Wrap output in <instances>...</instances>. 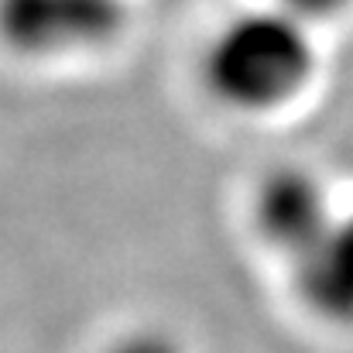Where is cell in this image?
<instances>
[{
  "instance_id": "obj_5",
  "label": "cell",
  "mask_w": 353,
  "mask_h": 353,
  "mask_svg": "<svg viewBox=\"0 0 353 353\" xmlns=\"http://www.w3.org/2000/svg\"><path fill=\"white\" fill-rule=\"evenodd\" d=\"M103 353H185L182 343L161 330H130L117 336Z\"/></svg>"
},
{
  "instance_id": "obj_3",
  "label": "cell",
  "mask_w": 353,
  "mask_h": 353,
  "mask_svg": "<svg viewBox=\"0 0 353 353\" xmlns=\"http://www.w3.org/2000/svg\"><path fill=\"white\" fill-rule=\"evenodd\" d=\"M254 220L264 240L288 254L295 264L333 227L336 210L330 203V192L309 168L288 165L261 182L254 199Z\"/></svg>"
},
{
  "instance_id": "obj_1",
  "label": "cell",
  "mask_w": 353,
  "mask_h": 353,
  "mask_svg": "<svg viewBox=\"0 0 353 353\" xmlns=\"http://www.w3.org/2000/svg\"><path fill=\"white\" fill-rule=\"evenodd\" d=\"M316 72V41L285 7L247 10L227 21L203 55L206 90L230 110L268 114L292 103Z\"/></svg>"
},
{
  "instance_id": "obj_4",
  "label": "cell",
  "mask_w": 353,
  "mask_h": 353,
  "mask_svg": "<svg viewBox=\"0 0 353 353\" xmlns=\"http://www.w3.org/2000/svg\"><path fill=\"white\" fill-rule=\"evenodd\" d=\"M295 285L316 316L353 326V210L336 213L323 240L295 261Z\"/></svg>"
},
{
  "instance_id": "obj_6",
  "label": "cell",
  "mask_w": 353,
  "mask_h": 353,
  "mask_svg": "<svg viewBox=\"0 0 353 353\" xmlns=\"http://www.w3.org/2000/svg\"><path fill=\"white\" fill-rule=\"evenodd\" d=\"M347 0H281L278 7H285V10H292V14H299L302 21L305 17H323V14H333V10H340Z\"/></svg>"
},
{
  "instance_id": "obj_2",
  "label": "cell",
  "mask_w": 353,
  "mask_h": 353,
  "mask_svg": "<svg viewBox=\"0 0 353 353\" xmlns=\"http://www.w3.org/2000/svg\"><path fill=\"white\" fill-rule=\"evenodd\" d=\"M127 24L123 0H0V45L24 59L97 52Z\"/></svg>"
}]
</instances>
